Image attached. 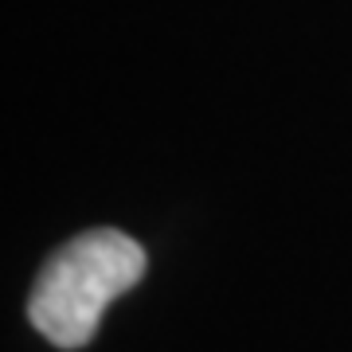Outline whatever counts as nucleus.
Returning <instances> with one entry per match:
<instances>
[{
    "label": "nucleus",
    "mask_w": 352,
    "mask_h": 352,
    "mask_svg": "<svg viewBox=\"0 0 352 352\" xmlns=\"http://www.w3.org/2000/svg\"><path fill=\"white\" fill-rule=\"evenodd\" d=\"M145 251L118 227H94L63 243L39 266L28 321L55 349H82L98 329L106 305L145 278Z\"/></svg>",
    "instance_id": "1"
}]
</instances>
